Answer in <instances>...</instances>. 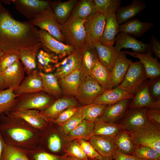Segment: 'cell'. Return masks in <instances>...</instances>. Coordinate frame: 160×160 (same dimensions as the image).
Wrapping results in <instances>:
<instances>
[{
    "label": "cell",
    "instance_id": "6da1fadb",
    "mask_svg": "<svg viewBox=\"0 0 160 160\" xmlns=\"http://www.w3.org/2000/svg\"><path fill=\"white\" fill-rule=\"evenodd\" d=\"M39 30L31 20H15L0 1V47L5 52L19 51L40 43Z\"/></svg>",
    "mask_w": 160,
    "mask_h": 160
},
{
    "label": "cell",
    "instance_id": "7a4b0ae2",
    "mask_svg": "<svg viewBox=\"0 0 160 160\" xmlns=\"http://www.w3.org/2000/svg\"><path fill=\"white\" fill-rule=\"evenodd\" d=\"M0 132L7 145L25 151L39 145L40 130L9 112L0 116Z\"/></svg>",
    "mask_w": 160,
    "mask_h": 160
},
{
    "label": "cell",
    "instance_id": "3957f363",
    "mask_svg": "<svg viewBox=\"0 0 160 160\" xmlns=\"http://www.w3.org/2000/svg\"><path fill=\"white\" fill-rule=\"evenodd\" d=\"M56 99L44 91L20 95L16 97L9 112L32 109L42 111L49 106Z\"/></svg>",
    "mask_w": 160,
    "mask_h": 160
},
{
    "label": "cell",
    "instance_id": "277c9868",
    "mask_svg": "<svg viewBox=\"0 0 160 160\" xmlns=\"http://www.w3.org/2000/svg\"><path fill=\"white\" fill-rule=\"evenodd\" d=\"M129 133L135 145L152 148L160 153V125L149 120L144 126Z\"/></svg>",
    "mask_w": 160,
    "mask_h": 160
},
{
    "label": "cell",
    "instance_id": "5b68a950",
    "mask_svg": "<svg viewBox=\"0 0 160 160\" xmlns=\"http://www.w3.org/2000/svg\"><path fill=\"white\" fill-rule=\"evenodd\" d=\"M85 20L71 16L61 25V33L64 38L65 44L71 46L75 49L82 48L85 42L84 25Z\"/></svg>",
    "mask_w": 160,
    "mask_h": 160
},
{
    "label": "cell",
    "instance_id": "8992f818",
    "mask_svg": "<svg viewBox=\"0 0 160 160\" xmlns=\"http://www.w3.org/2000/svg\"><path fill=\"white\" fill-rule=\"evenodd\" d=\"M31 21L34 26L47 31L55 39L65 44L64 38L61 33V25L59 23L51 6L46 9Z\"/></svg>",
    "mask_w": 160,
    "mask_h": 160
},
{
    "label": "cell",
    "instance_id": "52a82bcc",
    "mask_svg": "<svg viewBox=\"0 0 160 160\" xmlns=\"http://www.w3.org/2000/svg\"><path fill=\"white\" fill-rule=\"evenodd\" d=\"M147 79L143 66L140 62H133L119 86L123 90L134 95Z\"/></svg>",
    "mask_w": 160,
    "mask_h": 160
},
{
    "label": "cell",
    "instance_id": "ba28073f",
    "mask_svg": "<svg viewBox=\"0 0 160 160\" xmlns=\"http://www.w3.org/2000/svg\"><path fill=\"white\" fill-rule=\"evenodd\" d=\"M106 90L95 79L89 75L81 81L75 97L78 103L86 105L93 103Z\"/></svg>",
    "mask_w": 160,
    "mask_h": 160
},
{
    "label": "cell",
    "instance_id": "9c48e42d",
    "mask_svg": "<svg viewBox=\"0 0 160 160\" xmlns=\"http://www.w3.org/2000/svg\"><path fill=\"white\" fill-rule=\"evenodd\" d=\"M53 124L48 122L47 124L40 130L39 145L46 151L57 155L62 148L61 138Z\"/></svg>",
    "mask_w": 160,
    "mask_h": 160
},
{
    "label": "cell",
    "instance_id": "30bf717a",
    "mask_svg": "<svg viewBox=\"0 0 160 160\" xmlns=\"http://www.w3.org/2000/svg\"><path fill=\"white\" fill-rule=\"evenodd\" d=\"M105 18L104 15L96 12L85 20L84 25L86 42L93 44L99 41L103 33Z\"/></svg>",
    "mask_w": 160,
    "mask_h": 160
},
{
    "label": "cell",
    "instance_id": "8fae6325",
    "mask_svg": "<svg viewBox=\"0 0 160 160\" xmlns=\"http://www.w3.org/2000/svg\"><path fill=\"white\" fill-rule=\"evenodd\" d=\"M39 34L42 47L57 55L60 59H63L75 49L71 46L56 39L45 31L39 30Z\"/></svg>",
    "mask_w": 160,
    "mask_h": 160
},
{
    "label": "cell",
    "instance_id": "7c38bea8",
    "mask_svg": "<svg viewBox=\"0 0 160 160\" xmlns=\"http://www.w3.org/2000/svg\"><path fill=\"white\" fill-rule=\"evenodd\" d=\"M151 80L147 79L134 95L129 105L132 109L146 107L160 110V99L155 100L151 95L149 87Z\"/></svg>",
    "mask_w": 160,
    "mask_h": 160
},
{
    "label": "cell",
    "instance_id": "4fadbf2b",
    "mask_svg": "<svg viewBox=\"0 0 160 160\" xmlns=\"http://www.w3.org/2000/svg\"><path fill=\"white\" fill-rule=\"evenodd\" d=\"M82 52V48L75 49L70 54L59 62L53 73L58 79L80 68Z\"/></svg>",
    "mask_w": 160,
    "mask_h": 160
},
{
    "label": "cell",
    "instance_id": "5bb4252c",
    "mask_svg": "<svg viewBox=\"0 0 160 160\" xmlns=\"http://www.w3.org/2000/svg\"><path fill=\"white\" fill-rule=\"evenodd\" d=\"M16 9L30 20L34 18L47 8L51 1L40 0H12Z\"/></svg>",
    "mask_w": 160,
    "mask_h": 160
},
{
    "label": "cell",
    "instance_id": "9a60e30c",
    "mask_svg": "<svg viewBox=\"0 0 160 160\" xmlns=\"http://www.w3.org/2000/svg\"><path fill=\"white\" fill-rule=\"evenodd\" d=\"M78 105V102L73 97H62L56 99L48 108L39 112L47 121L51 122L65 110Z\"/></svg>",
    "mask_w": 160,
    "mask_h": 160
},
{
    "label": "cell",
    "instance_id": "2e32d148",
    "mask_svg": "<svg viewBox=\"0 0 160 160\" xmlns=\"http://www.w3.org/2000/svg\"><path fill=\"white\" fill-rule=\"evenodd\" d=\"M125 54L138 58L143 65L148 79L153 80L159 77L160 63L158 59L154 57L152 52L148 51L144 53H138L123 51Z\"/></svg>",
    "mask_w": 160,
    "mask_h": 160
},
{
    "label": "cell",
    "instance_id": "e0dca14e",
    "mask_svg": "<svg viewBox=\"0 0 160 160\" xmlns=\"http://www.w3.org/2000/svg\"><path fill=\"white\" fill-rule=\"evenodd\" d=\"M114 47L118 52L122 48L132 49L134 52L144 53L150 51L149 44L139 41L132 36L124 33L119 32L115 38Z\"/></svg>",
    "mask_w": 160,
    "mask_h": 160
},
{
    "label": "cell",
    "instance_id": "ac0fdd59",
    "mask_svg": "<svg viewBox=\"0 0 160 160\" xmlns=\"http://www.w3.org/2000/svg\"><path fill=\"white\" fill-rule=\"evenodd\" d=\"M7 88L15 91L24 78L25 72L23 65L20 60L1 73Z\"/></svg>",
    "mask_w": 160,
    "mask_h": 160
},
{
    "label": "cell",
    "instance_id": "d6986e66",
    "mask_svg": "<svg viewBox=\"0 0 160 160\" xmlns=\"http://www.w3.org/2000/svg\"><path fill=\"white\" fill-rule=\"evenodd\" d=\"M123 51L119 52V57L111 71L112 89L119 86L123 80L128 69L133 62L128 59Z\"/></svg>",
    "mask_w": 160,
    "mask_h": 160
},
{
    "label": "cell",
    "instance_id": "ffe728a7",
    "mask_svg": "<svg viewBox=\"0 0 160 160\" xmlns=\"http://www.w3.org/2000/svg\"><path fill=\"white\" fill-rule=\"evenodd\" d=\"M43 91L42 78L39 71L27 75L14 92L17 97L20 95Z\"/></svg>",
    "mask_w": 160,
    "mask_h": 160
},
{
    "label": "cell",
    "instance_id": "44dd1931",
    "mask_svg": "<svg viewBox=\"0 0 160 160\" xmlns=\"http://www.w3.org/2000/svg\"><path fill=\"white\" fill-rule=\"evenodd\" d=\"M82 50L81 65L80 68L81 81L86 77L90 75L92 68L98 60L97 53L93 44L85 42Z\"/></svg>",
    "mask_w": 160,
    "mask_h": 160
},
{
    "label": "cell",
    "instance_id": "7402d4cb",
    "mask_svg": "<svg viewBox=\"0 0 160 160\" xmlns=\"http://www.w3.org/2000/svg\"><path fill=\"white\" fill-rule=\"evenodd\" d=\"M134 95L123 90L119 86L106 90L93 103L106 105H111L125 99H132Z\"/></svg>",
    "mask_w": 160,
    "mask_h": 160
},
{
    "label": "cell",
    "instance_id": "603a6c76",
    "mask_svg": "<svg viewBox=\"0 0 160 160\" xmlns=\"http://www.w3.org/2000/svg\"><path fill=\"white\" fill-rule=\"evenodd\" d=\"M58 80L63 95L75 97L81 81L80 69Z\"/></svg>",
    "mask_w": 160,
    "mask_h": 160
},
{
    "label": "cell",
    "instance_id": "cb8c5ba5",
    "mask_svg": "<svg viewBox=\"0 0 160 160\" xmlns=\"http://www.w3.org/2000/svg\"><path fill=\"white\" fill-rule=\"evenodd\" d=\"M41 46L40 42L33 47L22 49L19 51L20 60L27 75L37 71V54Z\"/></svg>",
    "mask_w": 160,
    "mask_h": 160
},
{
    "label": "cell",
    "instance_id": "d4e9b609",
    "mask_svg": "<svg viewBox=\"0 0 160 160\" xmlns=\"http://www.w3.org/2000/svg\"><path fill=\"white\" fill-rule=\"evenodd\" d=\"M58 56L41 47L37 54V67L40 71L45 73H51L56 69L59 63Z\"/></svg>",
    "mask_w": 160,
    "mask_h": 160
},
{
    "label": "cell",
    "instance_id": "484cf974",
    "mask_svg": "<svg viewBox=\"0 0 160 160\" xmlns=\"http://www.w3.org/2000/svg\"><path fill=\"white\" fill-rule=\"evenodd\" d=\"M98 60L110 72L119 57V52L113 46L104 45L99 41L93 44Z\"/></svg>",
    "mask_w": 160,
    "mask_h": 160
},
{
    "label": "cell",
    "instance_id": "4316f807",
    "mask_svg": "<svg viewBox=\"0 0 160 160\" xmlns=\"http://www.w3.org/2000/svg\"><path fill=\"white\" fill-rule=\"evenodd\" d=\"M105 23L101 38L99 41L105 45L113 46L115 38L119 33L118 23L113 13L105 17Z\"/></svg>",
    "mask_w": 160,
    "mask_h": 160
},
{
    "label": "cell",
    "instance_id": "83f0119b",
    "mask_svg": "<svg viewBox=\"0 0 160 160\" xmlns=\"http://www.w3.org/2000/svg\"><path fill=\"white\" fill-rule=\"evenodd\" d=\"M153 25V23L143 22L133 18L119 25V32H123L135 37H140L150 30Z\"/></svg>",
    "mask_w": 160,
    "mask_h": 160
},
{
    "label": "cell",
    "instance_id": "f1b7e54d",
    "mask_svg": "<svg viewBox=\"0 0 160 160\" xmlns=\"http://www.w3.org/2000/svg\"><path fill=\"white\" fill-rule=\"evenodd\" d=\"M121 124L123 130L130 132L137 129L146 125L149 121L143 109H133Z\"/></svg>",
    "mask_w": 160,
    "mask_h": 160
},
{
    "label": "cell",
    "instance_id": "f546056e",
    "mask_svg": "<svg viewBox=\"0 0 160 160\" xmlns=\"http://www.w3.org/2000/svg\"><path fill=\"white\" fill-rule=\"evenodd\" d=\"M146 7V4L141 0H133L130 4L120 7L115 13L119 25L131 19L140 13Z\"/></svg>",
    "mask_w": 160,
    "mask_h": 160
},
{
    "label": "cell",
    "instance_id": "4dcf8cb0",
    "mask_svg": "<svg viewBox=\"0 0 160 160\" xmlns=\"http://www.w3.org/2000/svg\"><path fill=\"white\" fill-rule=\"evenodd\" d=\"M90 143L103 157L111 158L116 149L113 139L97 135H93Z\"/></svg>",
    "mask_w": 160,
    "mask_h": 160
},
{
    "label": "cell",
    "instance_id": "1f68e13d",
    "mask_svg": "<svg viewBox=\"0 0 160 160\" xmlns=\"http://www.w3.org/2000/svg\"><path fill=\"white\" fill-rule=\"evenodd\" d=\"M95 128L94 122L84 119L75 129L66 135L64 140L67 142L79 139L86 141L90 140L94 135Z\"/></svg>",
    "mask_w": 160,
    "mask_h": 160
},
{
    "label": "cell",
    "instance_id": "d6a6232c",
    "mask_svg": "<svg viewBox=\"0 0 160 160\" xmlns=\"http://www.w3.org/2000/svg\"><path fill=\"white\" fill-rule=\"evenodd\" d=\"M129 100L125 99L114 104L107 105L99 119L107 122H115L125 113L128 105Z\"/></svg>",
    "mask_w": 160,
    "mask_h": 160
},
{
    "label": "cell",
    "instance_id": "836d02e7",
    "mask_svg": "<svg viewBox=\"0 0 160 160\" xmlns=\"http://www.w3.org/2000/svg\"><path fill=\"white\" fill-rule=\"evenodd\" d=\"M10 113L14 116L23 119L39 130L44 128L48 122L37 110H26Z\"/></svg>",
    "mask_w": 160,
    "mask_h": 160
},
{
    "label": "cell",
    "instance_id": "e575fe53",
    "mask_svg": "<svg viewBox=\"0 0 160 160\" xmlns=\"http://www.w3.org/2000/svg\"><path fill=\"white\" fill-rule=\"evenodd\" d=\"M78 1L77 0H70L63 2H51V7L61 25L71 16L72 11Z\"/></svg>",
    "mask_w": 160,
    "mask_h": 160
},
{
    "label": "cell",
    "instance_id": "d590c367",
    "mask_svg": "<svg viewBox=\"0 0 160 160\" xmlns=\"http://www.w3.org/2000/svg\"><path fill=\"white\" fill-rule=\"evenodd\" d=\"M39 73L42 79L43 91L57 99L62 97V93L58 80L53 73Z\"/></svg>",
    "mask_w": 160,
    "mask_h": 160
},
{
    "label": "cell",
    "instance_id": "8d00e7d4",
    "mask_svg": "<svg viewBox=\"0 0 160 160\" xmlns=\"http://www.w3.org/2000/svg\"><path fill=\"white\" fill-rule=\"evenodd\" d=\"M94 135L104 136L112 139L123 130L121 124L103 121L98 119L95 122Z\"/></svg>",
    "mask_w": 160,
    "mask_h": 160
},
{
    "label": "cell",
    "instance_id": "74e56055",
    "mask_svg": "<svg viewBox=\"0 0 160 160\" xmlns=\"http://www.w3.org/2000/svg\"><path fill=\"white\" fill-rule=\"evenodd\" d=\"M96 12L94 0H81L77 2L71 16L79 19L85 20Z\"/></svg>",
    "mask_w": 160,
    "mask_h": 160
},
{
    "label": "cell",
    "instance_id": "f35d334b",
    "mask_svg": "<svg viewBox=\"0 0 160 160\" xmlns=\"http://www.w3.org/2000/svg\"><path fill=\"white\" fill-rule=\"evenodd\" d=\"M90 75L105 89H112L111 72L99 60L92 68Z\"/></svg>",
    "mask_w": 160,
    "mask_h": 160
},
{
    "label": "cell",
    "instance_id": "ab89813d",
    "mask_svg": "<svg viewBox=\"0 0 160 160\" xmlns=\"http://www.w3.org/2000/svg\"><path fill=\"white\" fill-rule=\"evenodd\" d=\"M117 151L131 155L136 145L134 143L129 132L122 130L113 139Z\"/></svg>",
    "mask_w": 160,
    "mask_h": 160
},
{
    "label": "cell",
    "instance_id": "60d3db41",
    "mask_svg": "<svg viewBox=\"0 0 160 160\" xmlns=\"http://www.w3.org/2000/svg\"><path fill=\"white\" fill-rule=\"evenodd\" d=\"M107 106L93 103L79 107L84 119L95 122L102 115Z\"/></svg>",
    "mask_w": 160,
    "mask_h": 160
},
{
    "label": "cell",
    "instance_id": "b9f144b4",
    "mask_svg": "<svg viewBox=\"0 0 160 160\" xmlns=\"http://www.w3.org/2000/svg\"><path fill=\"white\" fill-rule=\"evenodd\" d=\"M29 160H67V156L53 154L38 145L35 148L26 152Z\"/></svg>",
    "mask_w": 160,
    "mask_h": 160
},
{
    "label": "cell",
    "instance_id": "7bdbcfd3",
    "mask_svg": "<svg viewBox=\"0 0 160 160\" xmlns=\"http://www.w3.org/2000/svg\"><path fill=\"white\" fill-rule=\"evenodd\" d=\"M97 12L104 15L105 17L115 13L121 7L120 0H94Z\"/></svg>",
    "mask_w": 160,
    "mask_h": 160
},
{
    "label": "cell",
    "instance_id": "ee69618b",
    "mask_svg": "<svg viewBox=\"0 0 160 160\" xmlns=\"http://www.w3.org/2000/svg\"><path fill=\"white\" fill-rule=\"evenodd\" d=\"M16 97L11 89L0 90V116L10 111Z\"/></svg>",
    "mask_w": 160,
    "mask_h": 160
},
{
    "label": "cell",
    "instance_id": "f6af8a7d",
    "mask_svg": "<svg viewBox=\"0 0 160 160\" xmlns=\"http://www.w3.org/2000/svg\"><path fill=\"white\" fill-rule=\"evenodd\" d=\"M65 155L73 157L79 160H89L84 154L77 139L67 142L63 147Z\"/></svg>",
    "mask_w": 160,
    "mask_h": 160
},
{
    "label": "cell",
    "instance_id": "bcb514c9",
    "mask_svg": "<svg viewBox=\"0 0 160 160\" xmlns=\"http://www.w3.org/2000/svg\"><path fill=\"white\" fill-rule=\"evenodd\" d=\"M80 107L77 112L67 121L57 126L59 131L67 135L84 119Z\"/></svg>",
    "mask_w": 160,
    "mask_h": 160
},
{
    "label": "cell",
    "instance_id": "7dc6e473",
    "mask_svg": "<svg viewBox=\"0 0 160 160\" xmlns=\"http://www.w3.org/2000/svg\"><path fill=\"white\" fill-rule=\"evenodd\" d=\"M145 160H160V153L154 149L145 146L136 145L131 155Z\"/></svg>",
    "mask_w": 160,
    "mask_h": 160
},
{
    "label": "cell",
    "instance_id": "c3c4849f",
    "mask_svg": "<svg viewBox=\"0 0 160 160\" xmlns=\"http://www.w3.org/2000/svg\"><path fill=\"white\" fill-rule=\"evenodd\" d=\"M25 151L6 145L3 151L1 160H29Z\"/></svg>",
    "mask_w": 160,
    "mask_h": 160
},
{
    "label": "cell",
    "instance_id": "681fc988",
    "mask_svg": "<svg viewBox=\"0 0 160 160\" xmlns=\"http://www.w3.org/2000/svg\"><path fill=\"white\" fill-rule=\"evenodd\" d=\"M19 60V51L11 50L6 52L0 59V72H2L15 62Z\"/></svg>",
    "mask_w": 160,
    "mask_h": 160
},
{
    "label": "cell",
    "instance_id": "f907efd6",
    "mask_svg": "<svg viewBox=\"0 0 160 160\" xmlns=\"http://www.w3.org/2000/svg\"><path fill=\"white\" fill-rule=\"evenodd\" d=\"M77 140L80 147L89 159H101L103 158V157L95 150L90 142L81 139Z\"/></svg>",
    "mask_w": 160,
    "mask_h": 160
},
{
    "label": "cell",
    "instance_id": "816d5d0a",
    "mask_svg": "<svg viewBox=\"0 0 160 160\" xmlns=\"http://www.w3.org/2000/svg\"><path fill=\"white\" fill-rule=\"evenodd\" d=\"M79 107L69 108L60 113L52 123L58 126L64 123L78 111Z\"/></svg>",
    "mask_w": 160,
    "mask_h": 160
},
{
    "label": "cell",
    "instance_id": "f5cc1de1",
    "mask_svg": "<svg viewBox=\"0 0 160 160\" xmlns=\"http://www.w3.org/2000/svg\"><path fill=\"white\" fill-rule=\"evenodd\" d=\"M149 90L151 97L155 100L160 99V78L151 80Z\"/></svg>",
    "mask_w": 160,
    "mask_h": 160
},
{
    "label": "cell",
    "instance_id": "db71d44e",
    "mask_svg": "<svg viewBox=\"0 0 160 160\" xmlns=\"http://www.w3.org/2000/svg\"><path fill=\"white\" fill-rule=\"evenodd\" d=\"M143 110L149 120L160 125V110L149 108H144Z\"/></svg>",
    "mask_w": 160,
    "mask_h": 160
},
{
    "label": "cell",
    "instance_id": "11a10c76",
    "mask_svg": "<svg viewBox=\"0 0 160 160\" xmlns=\"http://www.w3.org/2000/svg\"><path fill=\"white\" fill-rule=\"evenodd\" d=\"M150 50L157 58H160V42L153 35H152L149 44Z\"/></svg>",
    "mask_w": 160,
    "mask_h": 160
},
{
    "label": "cell",
    "instance_id": "9f6ffc18",
    "mask_svg": "<svg viewBox=\"0 0 160 160\" xmlns=\"http://www.w3.org/2000/svg\"><path fill=\"white\" fill-rule=\"evenodd\" d=\"M112 158L115 160H144L133 155L120 153L117 151L113 154Z\"/></svg>",
    "mask_w": 160,
    "mask_h": 160
},
{
    "label": "cell",
    "instance_id": "6f0895ef",
    "mask_svg": "<svg viewBox=\"0 0 160 160\" xmlns=\"http://www.w3.org/2000/svg\"><path fill=\"white\" fill-rule=\"evenodd\" d=\"M6 145L0 132V160H1L2 154Z\"/></svg>",
    "mask_w": 160,
    "mask_h": 160
},
{
    "label": "cell",
    "instance_id": "680465c9",
    "mask_svg": "<svg viewBox=\"0 0 160 160\" xmlns=\"http://www.w3.org/2000/svg\"><path fill=\"white\" fill-rule=\"evenodd\" d=\"M6 89H7L6 86L1 73L0 72V90Z\"/></svg>",
    "mask_w": 160,
    "mask_h": 160
},
{
    "label": "cell",
    "instance_id": "91938a15",
    "mask_svg": "<svg viewBox=\"0 0 160 160\" xmlns=\"http://www.w3.org/2000/svg\"><path fill=\"white\" fill-rule=\"evenodd\" d=\"M89 160H112V158H108V157H103V158L102 159H89Z\"/></svg>",
    "mask_w": 160,
    "mask_h": 160
},
{
    "label": "cell",
    "instance_id": "94428289",
    "mask_svg": "<svg viewBox=\"0 0 160 160\" xmlns=\"http://www.w3.org/2000/svg\"><path fill=\"white\" fill-rule=\"evenodd\" d=\"M67 160H79L73 157L68 156H67Z\"/></svg>",
    "mask_w": 160,
    "mask_h": 160
},
{
    "label": "cell",
    "instance_id": "6125c7cd",
    "mask_svg": "<svg viewBox=\"0 0 160 160\" xmlns=\"http://www.w3.org/2000/svg\"><path fill=\"white\" fill-rule=\"evenodd\" d=\"M6 52L0 47V59Z\"/></svg>",
    "mask_w": 160,
    "mask_h": 160
},
{
    "label": "cell",
    "instance_id": "be15d7a7",
    "mask_svg": "<svg viewBox=\"0 0 160 160\" xmlns=\"http://www.w3.org/2000/svg\"><path fill=\"white\" fill-rule=\"evenodd\" d=\"M157 160L156 159H147V160Z\"/></svg>",
    "mask_w": 160,
    "mask_h": 160
},
{
    "label": "cell",
    "instance_id": "e7e4bbea",
    "mask_svg": "<svg viewBox=\"0 0 160 160\" xmlns=\"http://www.w3.org/2000/svg\"></svg>",
    "mask_w": 160,
    "mask_h": 160
}]
</instances>
